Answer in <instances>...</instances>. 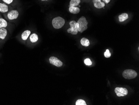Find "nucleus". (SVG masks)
I'll return each instance as SVG.
<instances>
[{"label":"nucleus","instance_id":"1","mask_svg":"<svg viewBox=\"0 0 139 105\" xmlns=\"http://www.w3.org/2000/svg\"><path fill=\"white\" fill-rule=\"evenodd\" d=\"M78 31L83 33L87 28V21L84 16H82L78 21Z\"/></svg>","mask_w":139,"mask_h":105},{"label":"nucleus","instance_id":"2","mask_svg":"<svg viewBox=\"0 0 139 105\" xmlns=\"http://www.w3.org/2000/svg\"><path fill=\"white\" fill-rule=\"evenodd\" d=\"M65 21L63 18L58 16L53 18L52 21V25L53 27L56 29H59L64 25Z\"/></svg>","mask_w":139,"mask_h":105},{"label":"nucleus","instance_id":"3","mask_svg":"<svg viewBox=\"0 0 139 105\" xmlns=\"http://www.w3.org/2000/svg\"><path fill=\"white\" fill-rule=\"evenodd\" d=\"M70 28L67 30V32L72 35H76L78 32V24L75 21H71L70 22Z\"/></svg>","mask_w":139,"mask_h":105},{"label":"nucleus","instance_id":"4","mask_svg":"<svg viewBox=\"0 0 139 105\" xmlns=\"http://www.w3.org/2000/svg\"><path fill=\"white\" fill-rule=\"evenodd\" d=\"M123 77L126 79H132L137 76V73L133 70H126L122 74Z\"/></svg>","mask_w":139,"mask_h":105},{"label":"nucleus","instance_id":"5","mask_svg":"<svg viewBox=\"0 0 139 105\" xmlns=\"http://www.w3.org/2000/svg\"><path fill=\"white\" fill-rule=\"evenodd\" d=\"M115 91L118 97L125 96L128 93V90L125 88L117 87L115 88Z\"/></svg>","mask_w":139,"mask_h":105},{"label":"nucleus","instance_id":"6","mask_svg":"<svg viewBox=\"0 0 139 105\" xmlns=\"http://www.w3.org/2000/svg\"><path fill=\"white\" fill-rule=\"evenodd\" d=\"M49 62L50 64L57 67H61L63 65V63L56 57H50L49 58Z\"/></svg>","mask_w":139,"mask_h":105},{"label":"nucleus","instance_id":"7","mask_svg":"<svg viewBox=\"0 0 139 105\" xmlns=\"http://www.w3.org/2000/svg\"><path fill=\"white\" fill-rule=\"evenodd\" d=\"M19 13L17 10H12L7 14V17L10 20L16 19L18 17Z\"/></svg>","mask_w":139,"mask_h":105},{"label":"nucleus","instance_id":"8","mask_svg":"<svg viewBox=\"0 0 139 105\" xmlns=\"http://www.w3.org/2000/svg\"><path fill=\"white\" fill-rule=\"evenodd\" d=\"M94 6L97 8H102L105 6L104 2H102L101 0H93Z\"/></svg>","mask_w":139,"mask_h":105},{"label":"nucleus","instance_id":"9","mask_svg":"<svg viewBox=\"0 0 139 105\" xmlns=\"http://www.w3.org/2000/svg\"><path fill=\"white\" fill-rule=\"evenodd\" d=\"M7 30L4 28H0V39L4 40L7 35Z\"/></svg>","mask_w":139,"mask_h":105},{"label":"nucleus","instance_id":"10","mask_svg":"<svg viewBox=\"0 0 139 105\" xmlns=\"http://www.w3.org/2000/svg\"><path fill=\"white\" fill-rule=\"evenodd\" d=\"M69 11L73 14H77L80 11V9L78 7L76 6H70L69 8Z\"/></svg>","mask_w":139,"mask_h":105},{"label":"nucleus","instance_id":"11","mask_svg":"<svg viewBox=\"0 0 139 105\" xmlns=\"http://www.w3.org/2000/svg\"><path fill=\"white\" fill-rule=\"evenodd\" d=\"M30 34H31V31L28 30L23 31V32L22 34V35H21V38L22 40H27Z\"/></svg>","mask_w":139,"mask_h":105},{"label":"nucleus","instance_id":"12","mask_svg":"<svg viewBox=\"0 0 139 105\" xmlns=\"http://www.w3.org/2000/svg\"><path fill=\"white\" fill-rule=\"evenodd\" d=\"M8 10V6L6 4L3 3H0V12L4 13L7 12Z\"/></svg>","mask_w":139,"mask_h":105},{"label":"nucleus","instance_id":"13","mask_svg":"<svg viewBox=\"0 0 139 105\" xmlns=\"http://www.w3.org/2000/svg\"><path fill=\"white\" fill-rule=\"evenodd\" d=\"M38 40V36L35 33H33L30 35V40L32 43H35Z\"/></svg>","mask_w":139,"mask_h":105},{"label":"nucleus","instance_id":"14","mask_svg":"<svg viewBox=\"0 0 139 105\" xmlns=\"http://www.w3.org/2000/svg\"><path fill=\"white\" fill-rule=\"evenodd\" d=\"M128 15L127 13H123L121 14L119 16V21L120 22H123L127 20L128 18Z\"/></svg>","mask_w":139,"mask_h":105},{"label":"nucleus","instance_id":"15","mask_svg":"<svg viewBox=\"0 0 139 105\" xmlns=\"http://www.w3.org/2000/svg\"><path fill=\"white\" fill-rule=\"evenodd\" d=\"M81 45L85 47H88L90 45V41L89 40L86 38H83L80 40Z\"/></svg>","mask_w":139,"mask_h":105},{"label":"nucleus","instance_id":"16","mask_svg":"<svg viewBox=\"0 0 139 105\" xmlns=\"http://www.w3.org/2000/svg\"><path fill=\"white\" fill-rule=\"evenodd\" d=\"M8 26L7 21L3 18H0V28H5Z\"/></svg>","mask_w":139,"mask_h":105},{"label":"nucleus","instance_id":"17","mask_svg":"<svg viewBox=\"0 0 139 105\" xmlns=\"http://www.w3.org/2000/svg\"><path fill=\"white\" fill-rule=\"evenodd\" d=\"M80 0H71L70 2L69 6H76L80 3Z\"/></svg>","mask_w":139,"mask_h":105},{"label":"nucleus","instance_id":"18","mask_svg":"<svg viewBox=\"0 0 139 105\" xmlns=\"http://www.w3.org/2000/svg\"><path fill=\"white\" fill-rule=\"evenodd\" d=\"M76 105H86V103H85V101H84L82 99H79V100H77L76 102V103H75Z\"/></svg>","mask_w":139,"mask_h":105},{"label":"nucleus","instance_id":"19","mask_svg":"<svg viewBox=\"0 0 139 105\" xmlns=\"http://www.w3.org/2000/svg\"><path fill=\"white\" fill-rule=\"evenodd\" d=\"M84 63L86 65H91L92 64V62H91L90 59L89 58H87L84 60Z\"/></svg>","mask_w":139,"mask_h":105},{"label":"nucleus","instance_id":"20","mask_svg":"<svg viewBox=\"0 0 139 105\" xmlns=\"http://www.w3.org/2000/svg\"><path fill=\"white\" fill-rule=\"evenodd\" d=\"M104 56L106 58H110V56H111V53L110 52L109 50H106L105 52L104 53Z\"/></svg>","mask_w":139,"mask_h":105},{"label":"nucleus","instance_id":"21","mask_svg":"<svg viewBox=\"0 0 139 105\" xmlns=\"http://www.w3.org/2000/svg\"><path fill=\"white\" fill-rule=\"evenodd\" d=\"M3 2L8 4H10L12 3L13 0H2Z\"/></svg>","mask_w":139,"mask_h":105},{"label":"nucleus","instance_id":"22","mask_svg":"<svg viewBox=\"0 0 139 105\" xmlns=\"http://www.w3.org/2000/svg\"><path fill=\"white\" fill-rule=\"evenodd\" d=\"M103 1H104L105 3H108L109 2H110V0H103Z\"/></svg>","mask_w":139,"mask_h":105},{"label":"nucleus","instance_id":"23","mask_svg":"<svg viewBox=\"0 0 139 105\" xmlns=\"http://www.w3.org/2000/svg\"><path fill=\"white\" fill-rule=\"evenodd\" d=\"M42 1H48V0H41Z\"/></svg>","mask_w":139,"mask_h":105}]
</instances>
